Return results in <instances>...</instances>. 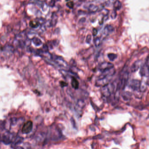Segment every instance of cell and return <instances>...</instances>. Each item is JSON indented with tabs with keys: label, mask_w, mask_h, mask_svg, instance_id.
Segmentation results:
<instances>
[{
	"label": "cell",
	"mask_w": 149,
	"mask_h": 149,
	"mask_svg": "<svg viewBox=\"0 0 149 149\" xmlns=\"http://www.w3.org/2000/svg\"><path fill=\"white\" fill-rule=\"evenodd\" d=\"M113 67H114V65L112 63L105 62L100 64L99 66V69L100 71L102 72Z\"/></svg>",
	"instance_id": "cell-7"
},
{
	"label": "cell",
	"mask_w": 149,
	"mask_h": 149,
	"mask_svg": "<svg viewBox=\"0 0 149 149\" xmlns=\"http://www.w3.org/2000/svg\"><path fill=\"white\" fill-rule=\"evenodd\" d=\"M33 123L31 121L27 122L24 124L22 129V133L24 134H28L32 131Z\"/></svg>",
	"instance_id": "cell-6"
},
{
	"label": "cell",
	"mask_w": 149,
	"mask_h": 149,
	"mask_svg": "<svg viewBox=\"0 0 149 149\" xmlns=\"http://www.w3.org/2000/svg\"><path fill=\"white\" fill-rule=\"evenodd\" d=\"M85 21H86V19H85V18H82L81 19H80V20L79 21V23L82 24V23L85 22Z\"/></svg>",
	"instance_id": "cell-28"
},
{
	"label": "cell",
	"mask_w": 149,
	"mask_h": 149,
	"mask_svg": "<svg viewBox=\"0 0 149 149\" xmlns=\"http://www.w3.org/2000/svg\"><path fill=\"white\" fill-rule=\"evenodd\" d=\"M23 141V139L20 136H17L12 140V147H15V146H17L18 145H19Z\"/></svg>",
	"instance_id": "cell-12"
},
{
	"label": "cell",
	"mask_w": 149,
	"mask_h": 149,
	"mask_svg": "<svg viewBox=\"0 0 149 149\" xmlns=\"http://www.w3.org/2000/svg\"><path fill=\"white\" fill-rule=\"evenodd\" d=\"M92 40V36L90 34L88 35L86 37V42L88 44H90Z\"/></svg>",
	"instance_id": "cell-25"
},
{
	"label": "cell",
	"mask_w": 149,
	"mask_h": 149,
	"mask_svg": "<svg viewBox=\"0 0 149 149\" xmlns=\"http://www.w3.org/2000/svg\"><path fill=\"white\" fill-rule=\"evenodd\" d=\"M32 42L34 45L36 47H39L43 45V42L41 40L36 37H35L32 39Z\"/></svg>",
	"instance_id": "cell-19"
},
{
	"label": "cell",
	"mask_w": 149,
	"mask_h": 149,
	"mask_svg": "<svg viewBox=\"0 0 149 149\" xmlns=\"http://www.w3.org/2000/svg\"><path fill=\"white\" fill-rule=\"evenodd\" d=\"M114 30V28L111 25H107L104 28L103 32H104V34L108 35L113 32Z\"/></svg>",
	"instance_id": "cell-14"
},
{
	"label": "cell",
	"mask_w": 149,
	"mask_h": 149,
	"mask_svg": "<svg viewBox=\"0 0 149 149\" xmlns=\"http://www.w3.org/2000/svg\"><path fill=\"white\" fill-rule=\"evenodd\" d=\"M122 97L125 101H128L131 99L132 94L129 91H125L122 94Z\"/></svg>",
	"instance_id": "cell-13"
},
{
	"label": "cell",
	"mask_w": 149,
	"mask_h": 149,
	"mask_svg": "<svg viewBox=\"0 0 149 149\" xmlns=\"http://www.w3.org/2000/svg\"><path fill=\"white\" fill-rule=\"evenodd\" d=\"M99 9V7L95 4H90L88 8V10L90 13H95L97 12Z\"/></svg>",
	"instance_id": "cell-18"
},
{
	"label": "cell",
	"mask_w": 149,
	"mask_h": 149,
	"mask_svg": "<svg viewBox=\"0 0 149 149\" xmlns=\"http://www.w3.org/2000/svg\"><path fill=\"white\" fill-rule=\"evenodd\" d=\"M114 84H107L106 85L102 86L101 88V93L105 97H109L111 96L112 93H113L114 90Z\"/></svg>",
	"instance_id": "cell-1"
},
{
	"label": "cell",
	"mask_w": 149,
	"mask_h": 149,
	"mask_svg": "<svg viewBox=\"0 0 149 149\" xmlns=\"http://www.w3.org/2000/svg\"><path fill=\"white\" fill-rule=\"evenodd\" d=\"M41 23V22H40L39 20H38V21L36 20H32L29 23V25L32 28H36L39 27Z\"/></svg>",
	"instance_id": "cell-15"
},
{
	"label": "cell",
	"mask_w": 149,
	"mask_h": 149,
	"mask_svg": "<svg viewBox=\"0 0 149 149\" xmlns=\"http://www.w3.org/2000/svg\"><path fill=\"white\" fill-rule=\"evenodd\" d=\"M112 76H106L104 77L99 78L96 81L95 85L97 87L103 86L108 84L111 80Z\"/></svg>",
	"instance_id": "cell-4"
},
{
	"label": "cell",
	"mask_w": 149,
	"mask_h": 149,
	"mask_svg": "<svg viewBox=\"0 0 149 149\" xmlns=\"http://www.w3.org/2000/svg\"><path fill=\"white\" fill-rule=\"evenodd\" d=\"M140 81L136 79H134L130 81L129 87L134 91H138L140 90Z\"/></svg>",
	"instance_id": "cell-10"
},
{
	"label": "cell",
	"mask_w": 149,
	"mask_h": 149,
	"mask_svg": "<svg viewBox=\"0 0 149 149\" xmlns=\"http://www.w3.org/2000/svg\"><path fill=\"white\" fill-rule=\"evenodd\" d=\"M13 136L11 133H4L2 137V141L4 144L6 145L9 144L12 142V140H13Z\"/></svg>",
	"instance_id": "cell-8"
},
{
	"label": "cell",
	"mask_w": 149,
	"mask_h": 149,
	"mask_svg": "<svg viewBox=\"0 0 149 149\" xmlns=\"http://www.w3.org/2000/svg\"><path fill=\"white\" fill-rule=\"evenodd\" d=\"M98 34V30L95 28H94L93 30H92V35L93 36H96V35H97Z\"/></svg>",
	"instance_id": "cell-27"
},
{
	"label": "cell",
	"mask_w": 149,
	"mask_h": 149,
	"mask_svg": "<svg viewBox=\"0 0 149 149\" xmlns=\"http://www.w3.org/2000/svg\"><path fill=\"white\" fill-rule=\"evenodd\" d=\"M51 58L57 65L59 67L67 68L68 64L67 62L62 58V57L58 56H51Z\"/></svg>",
	"instance_id": "cell-2"
},
{
	"label": "cell",
	"mask_w": 149,
	"mask_h": 149,
	"mask_svg": "<svg viewBox=\"0 0 149 149\" xmlns=\"http://www.w3.org/2000/svg\"><path fill=\"white\" fill-rule=\"evenodd\" d=\"M84 105H85V103L83 101L79 100L78 101H77V105L79 108H82L84 107Z\"/></svg>",
	"instance_id": "cell-23"
},
{
	"label": "cell",
	"mask_w": 149,
	"mask_h": 149,
	"mask_svg": "<svg viewBox=\"0 0 149 149\" xmlns=\"http://www.w3.org/2000/svg\"><path fill=\"white\" fill-rule=\"evenodd\" d=\"M0 49H1V45H0Z\"/></svg>",
	"instance_id": "cell-29"
},
{
	"label": "cell",
	"mask_w": 149,
	"mask_h": 149,
	"mask_svg": "<svg viewBox=\"0 0 149 149\" xmlns=\"http://www.w3.org/2000/svg\"><path fill=\"white\" fill-rule=\"evenodd\" d=\"M58 20V16L55 13H53L52 15V18L51 20L50 25L52 26H54L57 23Z\"/></svg>",
	"instance_id": "cell-17"
},
{
	"label": "cell",
	"mask_w": 149,
	"mask_h": 149,
	"mask_svg": "<svg viewBox=\"0 0 149 149\" xmlns=\"http://www.w3.org/2000/svg\"><path fill=\"white\" fill-rule=\"evenodd\" d=\"M116 17H117V12H116V10L115 9H114L113 11H112V13L111 14V18L112 19H116Z\"/></svg>",
	"instance_id": "cell-24"
},
{
	"label": "cell",
	"mask_w": 149,
	"mask_h": 149,
	"mask_svg": "<svg viewBox=\"0 0 149 149\" xmlns=\"http://www.w3.org/2000/svg\"></svg>",
	"instance_id": "cell-30"
},
{
	"label": "cell",
	"mask_w": 149,
	"mask_h": 149,
	"mask_svg": "<svg viewBox=\"0 0 149 149\" xmlns=\"http://www.w3.org/2000/svg\"><path fill=\"white\" fill-rule=\"evenodd\" d=\"M67 6L70 8H73L74 7V3L72 1L68 2L67 3Z\"/></svg>",
	"instance_id": "cell-26"
},
{
	"label": "cell",
	"mask_w": 149,
	"mask_h": 149,
	"mask_svg": "<svg viewBox=\"0 0 149 149\" xmlns=\"http://www.w3.org/2000/svg\"><path fill=\"white\" fill-rule=\"evenodd\" d=\"M71 86H72V88H74V89H77L79 88V82L77 81V79L74 77H73L72 78V80H71Z\"/></svg>",
	"instance_id": "cell-16"
},
{
	"label": "cell",
	"mask_w": 149,
	"mask_h": 149,
	"mask_svg": "<svg viewBox=\"0 0 149 149\" xmlns=\"http://www.w3.org/2000/svg\"><path fill=\"white\" fill-rule=\"evenodd\" d=\"M113 6H114V9L116 10H119L122 8V3L119 1L116 0L114 3Z\"/></svg>",
	"instance_id": "cell-20"
},
{
	"label": "cell",
	"mask_w": 149,
	"mask_h": 149,
	"mask_svg": "<svg viewBox=\"0 0 149 149\" xmlns=\"http://www.w3.org/2000/svg\"><path fill=\"white\" fill-rule=\"evenodd\" d=\"M101 43V40L100 38L97 37L94 40V44L96 47H99Z\"/></svg>",
	"instance_id": "cell-22"
},
{
	"label": "cell",
	"mask_w": 149,
	"mask_h": 149,
	"mask_svg": "<svg viewBox=\"0 0 149 149\" xmlns=\"http://www.w3.org/2000/svg\"><path fill=\"white\" fill-rule=\"evenodd\" d=\"M108 57L111 61H114L117 58V55L114 53H108Z\"/></svg>",
	"instance_id": "cell-21"
},
{
	"label": "cell",
	"mask_w": 149,
	"mask_h": 149,
	"mask_svg": "<svg viewBox=\"0 0 149 149\" xmlns=\"http://www.w3.org/2000/svg\"><path fill=\"white\" fill-rule=\"evenodd\" d=\"M142 81H140V90L141 92H144L146 91L148 85V80L147 77H144Z\"/></svg>",
	"instance_id": "cell-9"
},
{
	"label": "cell",
	"mask_w": 149,
	"mask_h": 149,
	"mask_svg": "<svg viewBox=\"0 0 149 149\" xmlns=\"http://www.w3.org/2000/svg\"><path fill=\"white\" fill-rule=\"evenodd\" d=\"M149 59L148 56L147 57L146 61L145 64L142 65L141 69L140 71V74L142 77H147L149 76Z\"/></svg>",
	"instance_id": "cell-5"
},
{
	"label": "cell",
	"mask_w": 149,
	"mask_h": 149,
	"mask_svg": "<svg viewBox=\"0 0 149 149\" xmlns=\"http://www.w3.org/2000/svg\"><path fill=\"white\" fill-rule=\"evenodd\" d=\"M142 65V62L141 60H138L136 61L132 65V67H131V71L132 72L137 71L140 69Z\"/></svg>",
	"instance_id": "cell-11"
},
{
	"label": "cell",
	"mask_w": 149,
	"mask_h": 149,
	"mask_svg": "<svg viewBox=\"0 0 149 149\" xmlns=\"http://www.w3.org/2000/svg\"><path fill=\"white\" fill-rule=\"evenodd\" d=\"M128 78H129V73L128 72H125L122 76L120 82L118 83V84H117V90H119L121 88L123 89L125 88L127 84Z\"/></svg>",
	"instance_id": "cell-3"
}]
</instances>
